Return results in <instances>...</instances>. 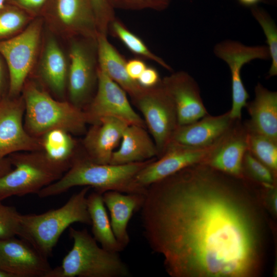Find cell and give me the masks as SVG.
<instances>
[{
  "label": "cell",
  "mask_w": 277,
  "mask_h": 277,
  "mask_svg": "<svg viewBox=\"0 0 277 277\" xmlns=\"http://www.w3.org/2000/svg\"><path fill=\"white\" fill-rule=\"evenodd\" d=\"M258 184L199 163L147 187L143 235L171 277H257L267 222Z\"/></svg>",
  "instance_id": "cell-1"
},
{
  "label": "cell",
  "mask_w": 277,
  "mask_h": 277,
  "mask_svg": "<svg viewBox=\"0 0 277 277\" xmlns=\"http://www.w3.org/2000/svg\"><path fill=\"white\" fill-rule=\"evenodd\" d=\"M155 159L124 165L101 164L85 156L76 157L71 167L58 180L43 188L37 194L45 198L64 193L75 186H89L101 194L114 190L124 193L145 194L147 189L134 182L137 173Z\"/></svg>",
  "instance_id": "cell-2"
},
{
  "label": "cell",
  "mask_w": 277,
  "mask_h": 277,
  "mask_svg": "<svg viewBox=\"0 0 277 277\" xmlns=\"http://www.w3.org/2000/svg\"><path fill=\"white\" fill-rule=\"evenodd\" d=\"M90 188L85 186L58 208L39 214H21L17 236L48 258L62 234L72 224L91 225L87 206V193Z\"/></svg>",
  "instance_id": "cell-3"
},
{
  "label": "cell",
  "mask_w": 277,
  "mask_h": 277,
  "mask_svg": "<svg viewBox=\"0 0 277 277\" xmlns=\"http://www.w3.org/2000/svg\"><path fill=\"white\" fill-rule=\"evenodd\" d=\"M73 240L72 248L60 266L52 268L48 277H129L127 265L119 252L98 246L96 241L86 229L69 228Z\"/></svg>",
  "instance_id": "cell-4"
},
{
  "label": "cell",
  "mask_w": 277,
  "mask_h": 277,
  "mask_svg": "<svg viewBox=\"0 0 277 277\" xmlns=\"http://www.w3.org/2000/svg\"><path fill=\"white\" fill-rule=\"evenodd\" d=\"M25 129L34 137L61 129L80 134L89 123L86 112L71 102H61L29 84L24 90Z\"/></svg>",
  "instance_id": "cell-5"
},
{
  "label": "cell",
  "mask_w": 277,
  "mask_h": 277,
  "mask_svg": "<svg viewBox=\"0 0 277 277\" xmlns=\"http://www.w3.org/2000/svg\"><path fill=\"white\" fill-rule=\"evenodd\" d=\"M10 155L8 157L14 168L0 178V199L2 201L12 196L37 194L65 173L51 163L43 152Z\"/></svg>",
  "instance_id": "cell-6"
},
{
  "label": "cell",
  "mask_w": 277,
  "mask_h": 277,
  "mask_svg": "<svg viewBox=\"0 0 277 277\" xmlns=\"http://www.w3.org/2000/svg\"><path fill=\"white\" fill-rule=\"evenodd\" d=\"M133 102L143 115L157 151V158L164 153L179 127L174 104L161 84L145 88Z\"/></svg>",
  "instance_id": "cell-7"
},
{
  "label": "cell",
  "mask_w": 277,
  "mask_h": 277,
  "mask_svg": "<svg viewBox=\"0 0 277 277\" xmlns=\"http://www.w3.org/2000/svg\"><path fill=\"white\" fill-rule=\"evenodd\" d=\"M80 38L70 46L67 78L70 102L82 108L97 83L98 63L96 37Z\"/></svg>",
  "instance_id": "cell-8"
},
{
  "label": "cell",
  "mask_w": 277,
  "mask_h": 277,
  "mask_svg": "<svg viewBox=\"0 0 277 277\" xmlns=\"http://www.w3.org/2000/svg\"><path fill=\"white\" fill-rule=\"evenodd\" d=\"M213 53L228 66L231 76L232 107L229 110L230 116L234 120L242 119V110L249 98L241 78V72L244 65L260 59L270 60L267 46H247L232 39H225L217 43Z\"/></svg>",
  "instance_id": "cell-9"
},
{
  "label": "cell",
  "mask_w": 277,
  "mask_h": 277,
  "mask_svg": "<svg viewBox=\"0 0 277 277\" xmlns=\"http://www.w3.org/2000/svg\"><path fill=\"white\" fill-rule=\"evenodd\" d=\"M42 23L36 21L18 35L0 41V53L8 67L9 95L15 96L21 91L34 62L40 41Z\"/></svg>",
  "instance_id": "cell-10"
},
{
  "label": "cell",
  "mask_w": 277,
  "mask_h": 277,
  "mask_svg": "<svg viewBox=\"0 0 277 277\" xmlns=\"http://www.w3.org/2000/svg\"><path fill=\"white\" fill-rule=\"evenodd\" d=\"M126 92L98 68L96 92L86 110L88 123L93 124L104 117H114L129 124L146 128L145 122L134 110Z\"/></svg>",
  "instance_id": "cell-11"
},
{
  "label": "cell",
  "mask_w": 277,
  "mask_h": 277,
  "mask_svg": "<svg viewBox=\"0 0 277 277\" xmlns=\"http://www.w3.org/2000/svg\"><path fill=\"white\" fill-rule=\"evenodd\" d=\"M215 144L196 148L171 142L162 156L148 163L137 173L135 183L140 188L147 189L150 185L187 166L204 163Z\"/></svg>",
  "instance_id": "cell-12"
},
{
  "label": "cell",
  "mask_w": 277,
  "mask_h": 277,
  "mask_svg": "<svg viewBox=\"0 0 277 277\" xmlns=\"http://www.w3.org/2000/svg\"><path fill=\"white\" fill-rule=\"evenodd\" d=\"M25 110L24 100L0 102V157L42 149V139L30 134L23 126Z\"/></svg>",
  "instance_id": "cell-13"
},
{
  "label": "cell",
  "mask_w": 277,
  "mask_h": 277,
  "mask_svg": "<svg viewBox=\"0 0 277 277\" xmlns=\"http://www.w3.org/2000/svg\"><path fill=\"white\" fill-rule=\"evenodd\" d=\"M0 268L13 277H48L52 269L47 258L15 236L0 240Z\"/></svg>",
  "instance_id": "cell-14"
},
{
  "label": "cell",
  "mask_w": 277,
  "mask_h": 277,
  "mask_svg": "<svg viewBox=\"0 0 277 277\" xmlns=\"http://www.w3.org/2000/svg\"><path fill=\"white\" fill-rule=\"evenodd\" d=\"M161 84L174 104L179 126L194 122L208 114L199 86L188 73L173 72L161 80Z\"/></svg>",
  "instance_id": "cell-15"
},
{
  "label": "cell",
  "mask_w": 277,
  "mask_h": 277,
  "mask_svg": "<svg viewBox=\"0 0 277 277\" xmlns=\"http://www.w3.org/2000/svg\"><path fill=\"white\" fill-rule=\"evenodd\" d=\"M248 131L242 120H237L216 143L204 163L222 172L244 177L242 162L248 150Z\"/></svg>",
  "instance_id": "cell-16"
},
{
  "label": "cell",
  "mask_w": 277,
  "mask_h": 277,
  "mask_svg": "<svg viewBox=\"0 0 277 277\" xmlns=\"http://www.w3.org/2000/svg\"><path fill=\"white\" fill-rule=\"evenodd\" d=\"M92 124L83 140L86 151L85 157L95 163L109 164L112 153L129 124L120 118L108 116Z\"/></svg>",
  "instance_id": "cell-17"
},
{
  "label": "cell",
  "mask_w": 277,
  "mask_h": 277,
  "mask_svg": "<svg viewBox=\"0 0 277 277\" xmlns=\"http://www.w3.org/2000/svg\"><path fill=\"white\" fill-rule=\"evenodd\" d=\"M236 120L231 118L229 111L216 116L207 114L194 122L179 126L171 142L196 148L211 146L218 142Z\"/></svg>",
  "instance_id": "cell-18"
},
{
  "label": "cell",
  "mask_w": 277,
  "mask_h": 277,
  "mask_svg": "<svg viewBox=\"0 0 277 277\" xmlns=\"http://www.w3.org/2000/svg\"><path fill=\"white\" fill-rule=\"evenodd\" d=\"M245 107L250 117L244 122L248 131L277 141V92L258 82L254 99Z\"/></svg>",
  "instance_id": "cell-19"
},
{
  "label": "cell",
  "mask_w": 277,
  "mask_h": 277,
  "mask_svg": "<svg viewBox=\"0 0 277 277\" xmlns=\"http://www.w3.org/2000/svg\"><path fill=\"white\" fill-rule=\"evenodd\" d=\"M58 23L71 34L96 38L98 31L90 0H57Z\"/></svg>",
  "instance_id": "cell-20"
},
{
  "label": "cell",
  "mask_w": 277,
  "mask_h": 277,
  "mask_svg": "<svg viewBox=\"0 0 277 277\" xmlns=\"http://www.w3.org/2000/svg\"><path fill=\"white\" fill-rule=\"evenodd\" d=\"M103 202L108 209L113 232L118 242L125 248L130 243L128 223L133 214L140 210L145 194L126 193L110 190L102 194Z\"/></svg>",
  "instance_id": "cell-21"
},
{
  "label": "cell",
  "mask_w": 277,
  "mask_h": 277,
  "mask_svg": "<svg viewBox=\"0 0 277 277\" xmlns=\"http://www.w3.org/2000/svg\"><path fill=\"white\" fill-rule=\"evenodd\" d=\"M157 157V151L146 128L129 124L125 128L118 149L111 156L109 164L124 165L145 162Z\"/></svg>",
  "instance_id": "cell-22"
},
{
  "label": "cell",
  "mask_w": 277,
  "mask_h": 277,
  "mask_svg": "<svg viewBox=\"0 0 277 277\" xmlns=\"http://www.w3.org/2000/svg\"><path fill=\"white\" fill-rule=\"evenodd\" d=\"M96 41L99 68L134 101L145 88L129 76L126 68L127 61L110 43L107 35L98 33Z\"/></svg>",
  "instance_id": "cell-23"
},
{
  "label": "cell",
  "mask_w": 277,
  "mask_h": 277,
  "mask_svg": "<svg viewBox=\"0 0 277 277\" xmlns=\"http://www.w3.org/2000/svg\"><path fill=\"white\" fill-rule=\"evenodd\" d=\"M87 209L90 217L93 238L102 248L120 252L125 249L113 232L102 194L94 191L87 196Z\"/></svg>",
  "instance_id": "cell-24"
},
{
  "label": "cell",
  "mask_w": 277,
  "mask_h": 277,
  "mask_svg": "<svg viewBox=\"0 0 277 277\" xmlns=\"http://www.w3.org/2000/svg\"><path fill=\"white\" fill-rule=\"evenodd\" d=\"M65 57L56 41L50 38L46 44L42 63V76L49 87L62 95L68 76Z\"/></svg>",
  "instance_id": "cell-25"
},
{
  "label": "cell",
  "mask_w": 277,
  "mask_h": 277,
  "mask_svg": "<svg viewBox=\"0 0 277 277\" xmlns=\"http://www.w3.org/2000/svg\"><path fill=\"white\" fill-rule=\"evenodd\" d=\"M42 139V149L46 158L66 172L76 158H73L75 143L70 133L61 129L48 131Z\"/></svg>",
  "instance_id": "cell-26"
},
{
  "label": "cell",
  "mask_w": 277,
  "mask_h": 277,
  "mask_svg": "<svg viewBox=\"0 0 277 277\" xmlns=\"http://www.w3.org/2000/svg\"><path fill=\"white\" fill-rule=\"evenodd\" d=\"M109 31L134 54L154 62L167 70L170 71L172 70L168 63L152 52L141 38L129 30L116 18L110 23L108 29V31Z\"/></svg>",
  "instance_id": "cell-27"
},
{
  "label": "cell",
  "mask_w": 277,
  "mask_h": 277,
  "mask_svg": "<svg viewBox=\"0 0 277 277\" xmlns=\"http://www.w3.org/2000/svg\"><path fill=\"white\" fill-rule=\"evenodd\" d=\"M248 150L276 174L277 141L248 131Z\"/></svg>",
  "instance_id": "cell-28"
},
{
  "label": "cell",
  "mask_w": 277,
  "mask_h": 277,
  "mask_svg": "<svg viewBox=\"0 0 277 277\" xmlns=\"http://www.w3.org/2000/svg\"><path fill=\"white\" fill-rule=\"evenodd\" d=\"M250 8L252 15L261 26L266 37L271 60L267 77L270 78L277 75V27L266 11L258 5Z\"/></svg>",
  "instance_id": "cell-29"
},
{
  "label": "cell",
  "mask_w": 277,
  "mask_h": 277,
  "mask_svg": "<svg viewBox=\"0 0 277 277\" xmlns=\"http://www.w3.org/2000/svg\"><path fill=\"white\" fill-rule=\"evenodd\" d=\"M242 172L244 177L262 186H275L276 174L254 157L248 150L243 157Z\"/></svg>",
  "instance_id": "cell-30"
},
{
  "label": "cell",
  "mask_w": 277,
  "mask_h": 277,
  "mask_svg": "<svg viewBox=\"0 0 277 277\" xmlns=\"http://www.w3.org/2000/svg\"><path fill=\"white\" fill-rule=\"evenodd\" d=\"M20 214L15 207L4 204L0 199V240L17 235Z\"/></svg>",
  "instance_id": "cell-31"
},
{
  "label": "cell",
  "mask_w": 277,
  "mask_h": 277,
  "mask_svg": "<svg viewBox=\"0 0 277 277\" xmlns=\"http://www.w3.org/2000/svg\"><path fill=\"white\" fill-rule=\"evenodd\" d=\"M112 7L125 10L150 9L163 11L169 6L171 0H109Z\"/></svg>",
  "instance_id": "cell-32"
},
{
  "label": "cell",
  "mask_w": 277,
  "mask_h": 277,
  "mask_svg": "<svg viewBox=\"0 0 277 277\" xmlns=\"http://www.w3.org/2000/svg\"><path fill=\"white\" fill-rule=\"evenodd\" d=\"M98 33L107 35L111 22L116 17L109 0H90Z\"/></svg>",
  "instance_id": "cell-33"
},
{
  "label": "cell",
  "mask_w": 277,
  "mask_h": 277,
  "mask_svg": "<svg viewBox=\"0 0 277 277\" xmlns=\"http://www.w3.org/2000/svg\"><path fill=\"white\" fill-rule=\"evenodd\" d=\"M27 18L22 12L8 10L0 13V37L12 34L21 29Z\"/></svg>",
  "instance_id": "cell-34"
},
{
  "label": "cell",
  "mask_w": 277,
  "mask_h": 277,
  "mask_svg": "<svg viewBox=\"0 0 277 277\" xmlns=\"http://www.w3.org/2000/svg\"><path fill=\"white\" fill-rule=\"evenodd\" d=\"M137 81L144 88H151L160 84L161 79L155 68L147 67Z\"/></svg>",
  "instance_id": "cell-35"
},
{
  "label": "cell",
  "mask_w": 277,
  "mask_h": 277,
  "mask_svg": "<svg viewBox=\"0 0 277 277\" xmlns=\"http://www.w3.org/2000/svg\"><path fill=\"white\" fill-rule=\"evenodd\" d=\"M147 67L146 63L140 58L131 59L127 61L126 64L128 74L136 81Z\"/></svg>",
  "instance_id": "cell-36"
},
{
  "label": "cell",
  "mask_w": 277,
  "mask_h": 277,
  "mask_svg": "<svg viewBox=\"0 0 277 277\" xmlns=\"http://www.w3.org/2000/svg\"><path fill=\"white\" fill-rule=\"evenodd\" d=\"M23 7L29 9H35L41 7L46 0H16Z\"/></svg>",
  "instance_id": "cell-37"
},
{
  "label": "cell",
  "mask_w": 277,
  "mask_h": 277,
  "mask_svg": "<svg viewBox=\"0 0 277 277\" xmlns=\"http://www.w3.org/2000/svg\"><path fill=\"white\" fill-rule=\"evenodd\" d=\"M12 169V165L9 157H0V178Z\"/></svg>",
  "instance_id": "cell-38"
},
{
  "label": "cell",
  "mask_w": 277,
  "mask_h": 277,
  "mask_svg": "<svg viewBox=\"0 0 277 277\" xmlns=\"http://www.w3.org/2000/svg\"><path fill=\"white\" fill-rule=\"evenodd\" d=\"M264 0H238L242 5L246 7H252Z\"/></svg>",
  "instance_id": "cell-39"
},
{
  "label": "cell",
  "mask_w": 277,
  "mask_h": 277,
  "mask_svg": "<svg viewBox=\"0 0 277 277\" xmlns=\"http://www.w3.org/2000/svg\"><path fill=\"white\" fill-rule=\"evenodd\" d=\"M3 70L2 65L0 61V92L3 86Z\"/></svg>",
  "instance_id": "cell-40"
},
{
  "label": "cell",
  "mask_w": 277,
  "mask_h": 277,
  "mask_svg": "<svg viewBox=\"0 0 277 277\" xmlns=\"http://www.w3.org/2000/svg\"><path fill=\"white\" fill-rule=\"evenodd\" d=\"M0 277H13L12 275L8 272L0 268Z\"/></svg>",
  "instance_id": "cell-41"
},
{
  "label": "cell",
  "mask_w": 277,
  "mask_h": 277,
  "mask_svg": "<svg viewBox=\"0 0 277 277\" xmlns=\"http://www.w3.org/2000/svg\"><path fill=\"white\" fill-rule=\"evenodd\" d=\"M4 2L5 0H0V10L3 8Z\"/></svg>",
  "instance_id": "cell-42"
},
{
  "label": "cell",
  "mask_w": 277,
  "mask_h": 277,
  "mask_svg": "<svg viewBox=\"0 0 277 277\" xmlns=\"http://www.w3.org/2000/svg\"><path fill=\"white\" fill-rule=\"evenodd\" d=\"M273 1H275V0H273Z\"/></svg>",
  "instance_id": "cell-43"
}]
</instances>
